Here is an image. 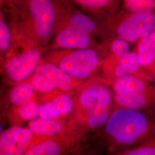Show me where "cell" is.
Returning <instances> with one entry per match:
<instances>
[{"mask_svg":"<svg viewBox=\"0 0 155 155\" xmlns=\"http://www.w3.org/2000/svg\"><path fill=\"white\" fill-rule=\"evenodd\" d=\"M41 55L36 49L25 51L9 59L5 65V73L12 82H25L31 77L39 67Z\"/></svg>","mask_w":155,"mask_h":155,"instance_id":"obj_9","label":"cell"},{"mask_svg":"<svg viewBox=\"0 0 155 155\" xmlns=\"http://www.w3.org/2000/svg\"><path fill=\"white\" fill-rule=\"evenodd\" d=\"M35 92L32 84L27 81L16 84L12 89L9 94V100L13 105L18 107L35 100Z\"/></svg>","mask_w":155,"mask_h":155,"instance_id":"obj_15","label":"cell"},{"mask_svg":"<svg viewBox=\"0 0 155 155\" xmlns=\"http://www.w3.org/2000/svg\"><path fill=\"white\" fill-rule=\"evenodd\" d=\"M114 155H155V138Z\"/></svg>","mask_w":155,"mask_h":155,"instance_id":"obj_17","label":"cell"},{"mask_svg":"<svg viewBox=\"0 0 155 155\" xmlns=\"http://www.w3.org/2000/svg\"><path fill=\"white\" fill-rule=\"evenodd\" d=\"M48 138L34 134L28 127L14 126L1 133L0 155H24L33 145Z\"/></svg>","mask_w":155,"mask_h":155,"instance_id":"obj_7","label":"cell"},{"mask_svg":"<svg viewBox=\"0 0 155 155\" xmlns=\"http://www.w3.org/2000/svg\"><path fill=\"white\" fill-rule=\"evenodd\" d=\"M154 76H155V72H154Z\"/></svg>","mask_w":155,"mask_h":155,"instance_id":"obj_24","label":"cell"},{"mask_svg":"<svg viewBox=\"0 0 155 155\" xmlns=\"http://www.w3.org/2000/svg\"><path fill=\"white\" fill-rule=\"evenodd\" d=\"M39 116L45 120H58L61 116L51 101L44 100L39 105Z\"/></svg>","mask_w":155,"mask_h":155,"instance_id":"obj_19","label":"cell"},{"mask_svg":"<svg viewBox=\"0 0 155 155\" xmlns=\"http://www.w3.org/2000/svg\"><path fill=\"white\" fill-rule=\"evenodd\" d=\"M18 116L23 120L32 121L39 116V105L35 100L28 102L22 105L16 107Z\"/></svg>","mask_w":155,"mask_h":155,"instance_id":"obj_18","label":"cell"},{"mask_svg":"<svg viewBox=\"0 0 155 155\" xmlns=\"http://www.w3.org/2000/svg\"><path fill=\"white\" fill-rule=\"evenodd\" d=\"M77 144L76 139H45L33 145L24 155H67Z\"/></svg>","mask_w":155,"mask_h":155,"instance_id":"obj_11","label":"cell"},{"mask_svg":"<svg viewBox=\"0 0 155 155\" xmlns=\"http://www.w3.org/2000/svg\"><path fill=\"white\" fill-rule=\"evenodd\" d=\"M44 100L51 101L56 106L61 116H66L73 110L74 102L70 95L64 93H55L45 95Z\"/></svg>","mask_w":155,"mask_h":155,"instance_id":"obj_16","label":"cell"},{"mask_svg":"<svg viewBox=\"0 0 155 155\" xmlns=\"http://www.w3.org/2000/svg\"><path fill=\"white\" fill-rule=\"evenodd\" d=\"M103 129L109 150L129 149L155 138V110L116 107Z\"/></svg>","mask_w":155,"mask_h":155,"instance_id":"obj_1","label":"cell"},{"mask_svg":"<svg viewBox=\"0 0 155 155\" xmlns=\"http://www.w3.org/2000/svg\"><path fill=\"white\" fill-rule=\"evenodd\" d=\"M155 31V14L151 12L136 13L121 22L117 28L120 39L135 42Z\"/></svg>","mask_w":155,"mask_h":155,"instance_id":"obj_8","label":"cell"},{"mask_svg":"<svg viewBox=\"0 0 155 155\" xmlns=\"http://www.w3.org/2000/svg\"><path fill=\"white\" fill-rule=\"evenodd\" d=\"M27 81L36 92L45 95L55 93L70 94L83 83L74 80L56 64L51 63L39 66Z\"/></svg>","mask_w":155,"mask_h":155,"instance_id":"obj_4","label":"cell"},{"mask_svg":"<svg viewBox=\"0 0 155 155\" xmlns=\"http://www.w3.org/2000/svg\"><path fill=\"white\" fill-rule=\"evenodd\" d=\"M95 23L89 17L78 13L70 18L65 28L56 36V41L61 47L86 49L90 44V33L95 28Z\"/></svg>","mask_w":155,"mask_h":155,"instance_id":"obj_6","label":"cell"},{"mask_svg":"<svg viewBox=\"0 0 155 155\" xmlns=\"http://www.w3.org/2000/svg\"><path fill=\"white\" fill-rule=\"evenodd\" d=\"M74 102V122L93 130L104 127L116 108L113 91L104 83L84 87Z\"/></svg>","mask_w":155,"mask_h":155,"instance_id":"obj_2","label":"cell"},{"mask_svg":"<svg viewBox=\"0 0 155 155\" xmlns=\"http://www.w3.org/2000/svg\"><path fill=\"white\" fill-rule=\"evenodd\" d=\"M141 66L138 53L129 51L122 58L117 60L116 65L113 70L114 75L116 77L115 80L133 75L139 70Z\"/></svg>","mask_w":155,"mask_h":155,"instance_id":"obj_13","label":"cell"},{"mask_svg":"<svg viewBox=\"0 0 155 155\" xmlns=\"http://www.w3.org/2000/svg\"><path fill=\"white\" fill-rule=\"evenodd\" d=\"M141 66L149 67L155 61V31L141 39L138 46Z\"/></svg>","mask_w":155,"mask_h":155,"instance_id":"obj_14","label":"cell"},{"mask_svg":"<svg viewBox=\"0 0 155 155\" xmlns=\"http://www.w3.org/2000/svg\"><path fill=\"white\" fill-rule=\"evenodd\" d=\"M29 7L38 36L41 38L49 36L55 19V12L51 1L30 0Z\"/></svg>","mask_w":155,"mask_h":155,"instance_id":"obj_10","label":"cell"},{"mask_svg":"<svg viewBox=\"0 0 155 155\" xmlns=\"http://www.w3.org/2000/svg\"><path fill=\"white\" fill-rule=\"evenodd\" d=\"M11 44V36L9 29L5 22H0V48L1 51H6Z\"/></svg>","mask_w":155,"mask_h":155,"instance_id":"obj_22","label":"cell"},{"mask_svg":"<svg viewBox=\"0 0 155 155\" xmlns=\"http://www.w3.org/2000/svg\"><path fill=\"white\" fill-rule=\"evenodd\" d=\"M78 2L86 8H97L106 5L110 0H77Z\"/></svg>","mask_w":155,"mask_h":155,"instance_id":"obj_23","label":"cell"},{"mask_svg":"<svg viewBox=\"0 0 155 155\" xmlns=\"http://www.w3.org/2000/svg\"><path fill=\"white\" fill-rule=\"evenodd\" d=\"M111 49L117 60H118L130 51V46L128 41L120 38L112 43Z\"/></svg>","mask_w":155,"mask_h":155,"instance_id":"obj_21","label":"cell"},{"mask_svg":"<svg viewBox=\"0 0 155 155\" xmlns=\"http://www.w3.org/2000/svg\"><path fill=\"white\" fill-rule=\"evenodd\" d=\"M113 91L116 107L155 110V82L131 75L115 80Z\"/></svg>","mask_w":155,"mask_h":155,"instance_id":"obj_3","label":"cell"},{"mask_svg":"<svg viewBox=\"0 0 155 155\" xmlns=\"http://www.w3.org/2000/svg\"><path fill=\"white\" fill-rule=\"evenodd\" d=\"M28 128L34 134L39 137L48 139H78L77 136L66 132L64 125L59 120L35 119L29 122Z\"/></svg>","mask_w":155,"mask_h":155,"instance_id":"obj_12","label":"cell"},{"mask_svg":"<svg viewBox=\"0 0 155 155\" xmlns=\"http://www.w3.org/2000/svg\"><path fill=\"white\" fill-rule=\"evenodd\" d=\"M99 62L100 58L97 52L86 48L67 53L57 66L74 80L82 82L91 77Z\"/></svg>","mask_w":155,"mask_h":155,"instance_id":"obj_5","label":"cell"},{"mask_svg":"<svg viewBox=\"0 0 155 155\" xmlns=\"http://www.w3.org/2000/svg\"><path fill=\"white\" fill-rule=\"evenodd\" d=\"M127 8L136 13L151 12L154 8V0H125Z\"/></svg>","mask_w":155,"mask_h":155,"instance_id":"obj_20","label":"cell"}]
</instances>
